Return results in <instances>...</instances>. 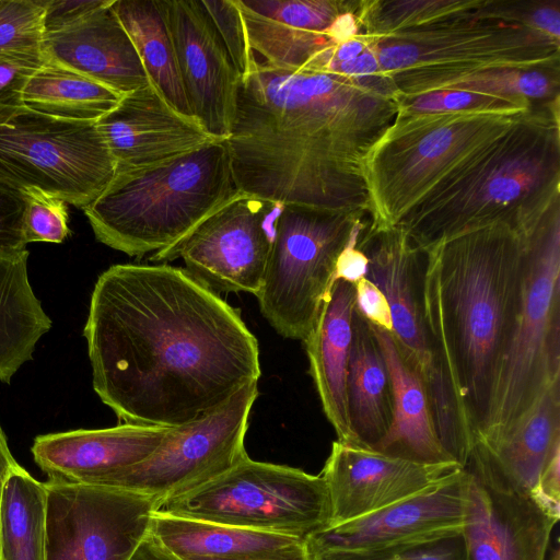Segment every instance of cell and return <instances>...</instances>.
<instances>
[{
	"label": "cell",
	"mask_w": 560,
	"mask_h": 560,
	"mask_svg": "<svg viewBox=\"0 0 560 560\" xmlns=\"http://www.w3.org/2000/svg\"><path fill=\"white\" fill-rule=\"evenodd\" d=\"M113 2L70 26L45 33L42 52L47 61L125 95L151 81Z\"/></svg>",
	"instance_id": "23"
},
{
	"label": "cell",
	"mask_w": 560,
	"mask_h": 560,
	"mask_svg": "<svg viewBox=\"0 0 560 560\" xmlns=\"http://www.w3.org/2000/svg\"><path fill=\"white\" fill-rule=\"evenodd\" d=\"M525 235L520 310L497 381L488 427L475 443L505 434L560 381V200Z\"/></svg>",
	"instance_id": "8"
},
{
	"label": "cell",
	"mask_w": 560,
	"mask_h": 560,
	"mask_svg": "<svg viewBox=\"0 0 560 560\" xmlns=\"http://www.w3.org/2000/svg\"><path fill=\"white\" fill-rule=\"evenodd\" d=\"M525 113L397 110L363 161L369 229L396 228L454 170Z\"/></svg>",
	"instance_id": "7"
},
{
	"label": "cell",
	"mask_w": 560,
	"mask_h": 560,
	"mask_svg": "<svg viewBox=\"0 0 560 560\" xmlns=\"http://www.w3.org/2000/svg\"><path fill=\"white\" fill-rule=\"evenodd\" d=\"M150 532L167 549L182 558L243 557L277 550L304 540L159 512L153 514Z\"/></svg>",
	"instance_id": "29"
},
{
	"label": "cell",
	"mask_w": 560,
	"mask_h": 560,
	"mask_svg": "<svg viewBox=\"0 0 560 560\" xmlns=\"http://www.w3.org/2000/svg\"><path fill=\"white\" fill-rule=\"evenodd\" d=\"M24 194L25 243H62L70 234L67 202L34 187L26 188Z\"/></svg>",
	"instance_id": "36"
},
{
	"label": "cell",
	"mask_w": 560,
	"mask_h": 560,
	"mask_svg": "<svg viewBox=\"0 0 560 560\" xmlns=\"http://www.w3.org/2000/svg\"><path fill=\"white\" fill-rule=\"evenodd\" d=\"M463 466L427 464L336 441L322 470L330 518L327 527L360 518L417 494Z\"/></svg>",
	"instance_id": "18"
},
{
	"label": "cell",
	"mask_w": 560,
	"mask_h": 560,
	"mask_svg": "<svg viewBox=\"0 0 560 560\" xmlns=\"http://www.w3.org/2000/svg\"><path fill=\"white\" fill-rule=\"evenodd\" d=\"M480 0H362L358 18L361 34L381 37L438 22L472 9Z\"/></svg>",
	"instance_id": "33"
},
{
	"label": "cell",
	"mask_w": 560,
	"mask_h": 560,
	"mask_svg": "<svg viewBox=\"0 0 560 560\" xmlns=\"http://www.w3.org/2000/svg\"><path fill=\"white\" fill-rule=\"evenodd\" d=\"M557 200L559 100L523 114L454 170L397 226L425 253L497 224L524 231Z\"/></svg>",
	"instance_id": "4"
},
{
	"label": "cell",
	"mask_w": 560,
	"mask_h": 560,
	"mask_svg": "<svg viewBox=\"0 0 560 560\" xmlns=\"http://www.w3.org/2000/svg\"><path fill=\"white\" fill-rule=\"evenodd\" d=\"M383 75L287 72L257 61L225 140L238 189L282 205L368 213L363 161L393 124Z\"/></svg>",
	"instance_id": "2"
},
{
	"label": "cell",
	"mask_w": 560,
	"mask_h": 560,
	"mask_svg": "<svg viewBox=\"0 0 560 560\" xmlns=\"http://www.w3.org/2000/svg\"><path fill=\"white\" fill-rule=\"evenodd\" d=\"M159 513L305 539L329 524L322 475L245 457L209 482L164 501Z\"/></svg>",
	"instance_id": "9"
},
{
	"label": "cell",
	"mask_w": 560,
	"mask_h": 560,
	"mask_svg": "<svg viewBox=\"0 0 560 560\" xmlns=\"http://www.w3.org/2000/svg\"><path fill=\"white\" fill-rule=\"evenodd\" d=\"M257 61L276 70L302 72L334 43L327 30L358 1L236 0Z\"/></svg>",
	"instance_id": "22"
},
{
	"label": "cell",
	"mask_w": 560,
	"mask_h": 560,
	"mask_svg": "<svg viewBox=\"0 0 560 560\" xmlns=\"http://www.w3.org/2000/svg\"><path fill=\"white\" fill-rule=\"evenodd\" d=\"M560 448V381L495 441L474 445L463 467L504 490L528 494L556 450Z\"/></svg>",
	"instance_id": "24"
},
{
	"label": "cell",
	"mask_w": 560,
	"mask_h": 560,
	"mask_svg": "<svg viewBox=\"0 0 560 560\" xmlns=\"http://www.w3.org/2000/svg\"><path fill=\"white\" fill-rule=\"evenodd\" d=\"M45 486L47 560H129L161 505L156 498L122 489Z\"/></svg>",
	"instance_id": "14"
},
{
	"label": "cell",
	"mask_w": 560,
	"mask_h": 560,
	"mask_svg": "<svg viewBox=\"0 0 560 560\" xmlns=\"http://www.w3.org/2000/svg\"><path fill=\"white\" fill-rule=\"evenodd\" d=\"M364 212L284 205L261 287L259 310L282 337L304 340L335 282L338 257Z\"/></svg>",
	"instance_id": "10"
},
{
	"label": "cell",
	"mask_w": 560,
	"mask_h": 560,
	"mask_svg": "<svg viewBox=\"0 0 560 560\" xmlns=\"http://www.w3.org/2000/svg\"><path fill=\"white\" fill-rule=\"evenodd\" d=\"M355 306L375 327L393 332L390 307L382 291L369 279L363 278L355 284Z\"/></svg>",
	"instance_id": "42"
},
{
	"label": "cell",
	"mask_w": 560,
	"mask_h": 560,
	"mask_svg": "<svg viewBox=\"0 0 560 560\" xmlns=\"http://www.w3.org/2000/svg\"><path fill=\"white\" fill-rule=\"evenodd\" d=\"M282 203L242 194L174 246L154 253V262L182 258L186 270L213 292L257 294L273 247Z\"/></svg>",
	"instance_id": "13"
},
{
	"label": "cell",
	"mask_w": 560,
	"mask_h": 560,
	"mask_svg": "<svg viewBox=\"0 0 560 560\" xmlns=\"http://www.w3.org/2000/svg\"><path fill=\"white\" fill-rule=\"evenodd\" d=\"M47 491L18 465L3 487L0 505V560H47Z\"/></svg>",
	"instance_id": "32"
},
{
	"label": "cell",
	"mask_w": 560,
	"mask_h": 560,
	"mask_svg": "<svg viewBox=\"0 0 560 560\" xmlns=\"http://www.w3.org/2000/svg\"><path fill=\"white\" fill-rule=\"evenodd\" d=\"M366 37L398 96L420 95L476 72L560 66V40L504 21L498 0H480L429 25Z\"/></svg>",
	"instance_id": "6"
},
{
	"label": "cell",
	"mask_w": 560,
	"mask_h": 560,
	"mask_svg": "<svg viewBox=\"0 0 560 560\" xmlns=\"http://www.w3.org/2000/svg\"><path fill=\"white\" fill-rule=\"evenodd\" d=\"M257 397L258 381L250 382L207 416L170 428L149 457L104 487L147 494L162 504L209 482L248 456L244 440Z\"/></svg>",
	"instance_id": "12"
},
{
	"label": "cell",
	"mask_w": 560,
	"mask_h": 560,
	"mask_svg": "<svg viewBox=\"0 0 560 560\" xmlns=\"http://www.w3.org/2000/svg\"><path fill=\"white\" fill-rule=\"evenodd\" d=\"M311 560H465L462 533L422 544L372 552H323Z\"/></svg>",
	"instance_id": "38"
},
{
	"label": "cell",
	"mask_w": 560,
	"mask_h": 560,
	"mask_svg": "<svg viewBox=\"0 0 560 560\" xmlns=\"http://www.w3.org/2000/svg\"><path fill=\"white\" fill-rule=\"evenodd\" d=\"M185 560H311L307 546L301 540L291 546L280 548L262 553L233 557V558H212V557H186Z\"/></svg>",
	"instance_id": "44"
},
{
	"label": "cell",
	"mask_w": 560,
	"mask_h": 560,
	"mask_svg": "<svg viewBox=\"0 0 560 560\" xmlns=\"http://www.w3.org/2000/svg\"><path fill=\"white\" fill-rule=\"evenodd\" d=\"M242 194L223 140L154 167L115 174L82 210L98 242L141 257L174 246Z\"/></svg>",
	"instance_id": "5"
},
{
	"label": "cell",
	"mask_w": 560,
	"mask_h": 560,
	"mask_svg": "<svg viewBox=\"0 0 560 560\" xmlns=\"http://www.w3.org/2000/svg\"><path fill=\"white\" fill-rule=\"evenodd\" d=\"M365 224L364 219L355 223L347 245L338 257L335 281L342 279L355 284L359 280L366 277L369 259L358 247V241Z\"/></svg>",
	"instance_id": "43"
},
{
	"label": "cell",
	"mask_w": 560,
	"mask_h": 560,
	"mask_svg": "<svg viewBox=\"0 0 560 560\" xmlns=\"http://www.w3.org/2000/svg\"><path fill=\"white\" fill-rule=\"evenodd\" d=\"M96 127L115 161V174L154 167L223 141L173 107L152 83L125 94Z\"/></svg>",
	"instance_id": "19"
},
{
	"label": "cell",
	"mask_w": 560,
	"mask_h": 560,
	"mask_svg": "<svg viewBox=\"0 0 560 560\" xmlns=\"http://www.w3.org/2000/svg\"><path fill=\"white\" fill-rule=\"evenodd\" d=\"M168 430L124 423L48 433L34 439L31 452L48 482L104 487L121 470L149 457Z\"/></svg>",
	"instance_id": "21"
},
{
	"label": "cell",
	"mask_w": 560,
	"mask_h": 560,
	"mask_svg": "<svg viewBox=\"0 0 560 560\" xmlns=\"http://www.w3.org/2000/svg\"><path fill=\"white\" fill-rule=\"evenodd\" d=\"M372 328L389 371L394 396L393 423L374 450L419 463L457 462L441 443L420 375L406 360L390 332L373 325Z\"/></svg>",
	"instance_id": "26"
},
{
	"label": "cell",
	"mask_w": 560,
	"mask_h": 560,
	"mask_svg": "<svg viewBox=\"0 0 560 560\" xmlns=\"http://www.w3.org/2000/svg\"><path fill=\"white\" fill-rule=\"evenodd\" d=\"M45 63L42 50L0 52V104L22 105L25 85Z\"/></svg>",
	"instance_id": "39"
},
{
	"label": "cell",
	"mask_w": 560,
	"mask_h": 560,
	"mask_svg": "<svg viewBox=\"0 0 560 560\" xmlns=\"http://www.w3.org/2000/svg\"><path fill=\"white\" fill-rule=\"evenodd\" d=\"M191 115L220 140L231 133L241 77L201 1L160 0Z\"/></svg>",
	"instance_id": "17"
},
{
	"label": "cell",
	"mask_w": 560,
	"mask_h": 560,
	"mask_svg": "<svg viewBox=\"0 0 560 560\" xmlns=\"http://www.w3.org/2000/svg\"><path fill=\"white\" fill-rule=\"evenodd\" d=\"M214 25L241 80L256 67L241 10L236 0H200Z\"/></svg>",
	"instance_id": "37"
},
{
	"label": "cell",
	"mask_w": 560,
	"mask_h": 560,
	"mask_svg": "<svg viewBox=\"0 0 560 560\" xmlns=\"http://www.w3.org/2000/svg\"><path fill=\"white\" fill-rule=\"evenodd\" d=\"M43 0H0V52L42 50Z\"/></svg>",
	"instance_id": "35"
},
{
	"label": "cell",
	"mask_w": 560,
	"mask_h": 560,
	"mask_svg": "<svg viewBox=\"0 0 560 560\" xmlns=\"http://www.w3.org/2000/svg\"><path fill=\"white\" fill-rule=\"evenodd\" d=\"M535 106L525 98L486 95L457 90H436L415 96H398V112L406 114L448 112L525 113Z\"/></svg>",
	"instance_id": "34"
},
{
	"label": "cell",
	"mask_w": 560,
	"mask_h": 560,
	"mask_svg": "<svg viewBox=\"0 0 560 560\" xmlns=\"http://www.w3.org/2000/svg\"><path fill=\"white\" fill-rule=\"evenodd\" d=\"M122 94L81 73L46 60L22 93L25 107L62 119L97 121Z\"/></svg>",
	"instance_id": "31"
},
{
	"label": "cell",
	"mask_w": 560,
	"mask_h": 560,
	"mask_svg": "<svg viewBox=\"0 0 560 560\" xmlns=\"http://www.w3.org/2000/svg\"><path fill=\"white\" fill-rule=\"evenodd\" d=\"M112 8L129 35L151 83L178 112L192 116L160 0H114Z\"/></svg>",
	"instance_id": "30"
},
{
	"label": "cell",
	"mask_w": 560,
	"mask_h": 560,
	"mask_svg": "<svg viewBox=\"0 0 560 560\" xmlns=\"http://www.w3.org/2000/svg\"><path fill=\"white\" fill-rule=\"evenodd\" d=\"M525 235L497 224L425 252L422 310L435 363L470 448L483 435L516 323Z\"/></svg>",
	"instance_id": "3"
},
{
	"label": "cell",
	"mask_w": 560,
	"mask_h": 560,
	"mask_svg": "<svg viewBox=\"0 0 560 560\" xmlns=\"http://www.w3.org/2000/svg\"><path fill=\"white\" fill-rule=\"evenodd\" d=\"M115 173L96 121L0 104V176L22 191L34 187L83 209Z\"/></svg>",
	"instance_id": "11"
},
{
	"label": "cell",
	"mask_w": 560,
	"mask_h": 560,
	"mask_svg": "<svg viewBox=\"0 0 560 560\" xmlns=\"http://www.w3.org/2000/svg\"><path fill=\"white\" fill-rule=\"evenodd\" d=\"M28 255L0 257V382L7 384L52 325L31 287Z\"/></svg>",
	"instance_id": "28"
},
{
	"label": "cell",
	"mask_w": 560,
	"mask_h": 560,
	"mask_svg": "<svg viewBox=\"0 0 560 560\" xmlns=\"http://www.w3.org/2000/svg\"><path fill=\"white\" fill-rule=\"evenodd\" d=\"M354 307V284L337 279L316 324L303 340L323 411L337 434V441L348 444H354L347 406Z\"/></svg>",
	"instance_id": "25"
},
{
	"label": "cell",
	"mask_w": 560,
	"mask_h": 560,
	"mask_svg": "<svg viewBox=\"0 0 560 560\" xmlns=\"http://www.w3.org/2000/svg\"><path fill=\"white\" fill-rule=\"evenodd\" d=\"M358 247L369 259L366 279L388 302L393 332L404 357L425 386L435 424L452 428L457 411L452 392L441 374L430 346L422 310V278L425 253L396 226L371 230L365 224Z\"/></svg>",
	"instance_id": "15"
},
{
	"label": "cell",
	"mask_w": 560,
	"mask_h": 560,
	"mask_svg": "<svg viewBox=\"0 0 560 560\" xmlns=\"http://www.w3.org/2000/svg\"><path fill=\"white\" fill-rule=\"evenodd\" d=\"M19 465L8 444L7 435L0 424V505L3 487L11 471Z\"/></svg>",
	"instance_id": "46"
},
{
	"label": "cell",
	"mask_w": 560,
	"mask_h": 560,
	"mask_svg": "<svg viewBox=\"0 0 560 560\" xmlns=\"http://www.w3.org/2000/svg\"><path fill=\"white\" fill-rule=\"evenodd\" d=\"M347 406L354 444L374 450L393 423V386L372 325L357 306L352 314Z\"/></svg>",
	"instance_id": "27"
},
{
	"label": "cell",
	"mask_w": 560,
	"mask_h": 560,
	"mask_svg": "<svg viewBox=\"0 0 560 560\" xmlns=\"http://www.w3.org/2000/svg\"><path fill=\"white\" fill-rule=\"evenodd\" d=\"M550 560H560V550L558 544L552 549V553L550 556Z\"/></svg>",
	"instance_id": "47"
},
{
	"label": "cell",
	"mask_w": 560,
	"mask_h": 560,
	"mask_svg": "<svg viewBox=\"0 0 560 560\" xmlns=\"http://www.w3.org/2000/svg\"><path fill=\"white\" fill-rule=\"evenodd\" d=\"M466 492L467 475L463 467L417 494L310 535L305 538L308 553L372 552L460 534Z\"/></svg>",
	"instance_id": "16"
},
{
	"label": "cell",
	"mask_w": 560,
	"mask_h": 560,
	"mask_svg": "<svg viewBox=\"0 0 560 560\" xmlns=\"http://www.w3.org/2000/svg\"><path fill=\"white\" fill-rule=\"evenodd\" d=\"M25 194L0 183V257H14L26 252L23 234Z\"/></svg>",
	"instance_id": "40"
},
{
	"label": "cell",
	"mask_w": 560,
	"mask_h": 560,
	"mask_svg": "<svg viewBox=\"0 0 560 560\" xmlns=\"http://www.w3.org/2000/svg\"><path fill=\"white\" fill-rule=\"evenodd\" d=\"M462 530L465 560H546L557 521L528 494L504 490L470 469Z\"/></svg>",
	"instance_id": "20"
},
{
	"label": "cell",
	"mask_w": 560,
	"mask_h": 560,
	"mask_svg": "<svg viewBox=\"0 0 560 560\" xmlns=\"http://www.w3.org/2000/svg\"><path fill=\"white\" fill-rule=\"evenodd\" d=\"M129 560H185L167 549L151 532L143 538Z\"/></svg>",
	"instance_id": "45"
},
{
	"label": "cell",
	"mask_w": 560,
	"mask_h": 560,
	"mask_svg": "<svg viewBox=\"0 0 560 560\" xmlns=\"http://www.w3.org/2000/svg\"><path fill=\"white\" fill-rule=\"evenodd\" d=\"M107 2L108 0H43L45 33L70 26Z\"/></svg>",
	"instance_id": "41"
},
{
	"label": "cell",
	"mask_w": 560,
	"mask_h": 560,
	"mask_svg": "<svg viewBox=\"0 0 560 560\" xmlns=\"http://www.w3.org/2000/svg\"><path fill=\"white\" fill-rule=\"evenodd\" d=\"M100 399L125 423L177 428L260 377L256 337L186 269L113 265L83 328Z\"/></svg>",
	"instance_id": "1"
}]
</instances>
